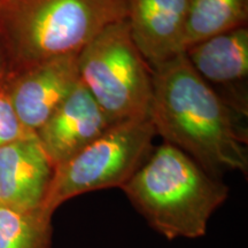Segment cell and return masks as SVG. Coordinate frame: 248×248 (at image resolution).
Instances as JSON below:
<instances>
[{
  "instance_id": "6da1fadb",
  "label": "cell",
  "mask_w": 248,
  "mask_h": 248,
  "mask_svg": "<svg viewBox=\"0 0 248 248\" xmlns=\"http://www.w3.org/2000/svg\"><path fill=\"white\" fill-rule=\"evenodd\" d=\"M150 120L164 142L192 157L209 175L247 172L245 114L201 78L185 53L152 71Z\"/></svg>"
},
{
  "instance_id": "7a4b0ae2",
  "label": "cell",
  "mask_w": 248,
  "mask_h": 248,
  "mask_svg": "<svg viewBox=\"0 0 248 248\" xmlns=\"http://www.w3.org/2000/svg\"><path fill=\"white\" fill-rule=\"evenodd\" d=\"M132 206L167 239L204 235L229 187L192 157L164 142L123 186Z\"/></svg>"
},
{
  "instance_id": "3957f363",
  "label": "cell",
  "mask_w": 248,
  "mask_h": 248,
  "mask_svg": "<svg viewBox=\"0 0 248 248\" xmlns=\"http://www.w3.org/2000/svg\"><path fill=\"white\" fill-rule=\"evenodd\" d=\"M124 18L126 0H7L0 32L12 76L49 59L78 55L101 30Z\"/></svg>"
},
{
  "instance_id": "277c9868",
  "label": "cell",
  "mask_w": 248,
  "mask_h": 248,
  "mask_svg": "<svg viewBox=\"0 0 248 248\" xmlns=\"http://www.w3.org/2000/svg\"><path fill=\"white\" fill-rule=\"evenodd\" d=\"M77 67L111 124L150 119L152 70L133 44L126 18L101 30L77 55Z\"/></svg>"
},
{
  "instance_id": "5b68a950",
  "label": "cell",
  "mask_w": 248,
  "mask_h": 248,
  "mask_svg": "<svg viewBox=\"0 0 248 248\" xmlns=\"http://www.w3.org/2000/svg\"><path fill=\"white\" fill-rule=\"evenodd\" d=\"M156 135L151 120L110 125L88 146L54 167L42 209L49 216L77 195L128 183L148 159Z\"/></svg>"
},
{
  "instance_id": "8992f818",
  "label": "cell",
  "mask_w": 248,
  "mask_h": 248,
  "mask_svg": "<svg viewBox=\"0 0 248 248\" xmlns=\"http://www.w3.org/2000/svg\"><path fill=\"white\" fill-rule=\"evenodd\" d=\"M78 82L77 55H68L18 71L6 85L21 122L37 133Z\"/></svg>"
},
{
  "instance_id": "52a82bcc",
  "label": "cell",
  "mask_w": 248,
  "mask_h": 248,
  "mask_svg": "<svg viewBox=\"0 0 248 248\" xmlns=\"http://www.w3.org/2000/svg\"><path fill=\"white\" fill-rule=\"evenodd\" d=\"M187 0H126L133 44L153 71L185 52Z\"/></svg>"
},
{
  "instance_id": "ba28073f",
  "label": "cell",
  "mask_w": 248,
  "mask_h": 248,
  "mask_svg": "<svg viewBox=\"0 0 248 248\" xmlns=\"http://www.w3.org/2000/svg\"><path fill=\"white\" fill-rule=\"evenodd\" d=\"M110 125L113 124L106 114L79 80L36 135L49 161L57 167L88 146Z\"/></svg>"
},
{
  "instance_id": "9c48e42d",
  "label": "cell",
  "mask_w": 248,
  "mask_h": 248,
  "mask_svg": "<svg viewBox=\"0 0 248 248\" xmlns=\"http://www.w3.org/2000/svg\"><path fill=\"white\" fill-rule=\"evenodd\" d=\"M53 172L37 137L0 146V206L42 209Z\"/></svg>"
},
{
  "instance_id": "30bf717a",
  "label": "cell",
  "mask_w": 248,
  "mask_h": 248,
  "mask_svg": "<svg viewBox=\"0 0 248 248\" xmlns=\"http://www.w3.org/2000/svg\"><path fill=\"white\" fill-rule=\"evenodd\" d=\"M185 55L194 70L210 86H234L247 79V27L226 31L188 46Z\"/></svg>"
},
{
  "instance_id": "8fae6325",
  "label": "cell",
  "mask_w": 248,
  "mask_h": 248,
  "mask_svg": "<svg viewBox=\"0 0 248 248\" xmlns=\"http://www.w3.org/2000/svg\"><path fill=\"white\" fill-rule=\"evenodd\" d=\"M248 0H187L185 49L210 37L245 27Z\"/></svg>"
},
{
  "instance_id": "7c38bea8",
  "label": "cell",
  "mask_w": 248,
  "mask_h": 248,
  "mask_svg": "<svg viewBox=\"0 0 248 248\" xmlns=\"http://www.w3.org/2000/svg\"><path fill=\"white\" fill-rule=\"evenodd\" d=\"M52 216L43 209L0 206V248H51Z\"/></svg>"
},
{
  "instance_id": "4fadbf2b",
  "label": "cell",
  "mask_w": 248,
  "mask_h": 248,
  "mask_svg": "<svg viewBox=\"0 0 248 248\" xmlns=\"http://www.w3.org/2000/svg\"><path fill=\"white\" fill-rule=\"evenodd\" d=\"M35 137L36 133L21 122L9 98L7 85L4 84L0 88V146Z\"/></svg>"
},
{
  "instance_id": "5bb4252c",
  "label": "cell",
  "mask_w": 248,
  "mask_h": 248,
  "mask_svg": "<svg viewBox=\"0 0 248 248\" xmlns=\"http://www.w3.org/2000/svg\"><path fill=\"white\" fill-rule=\"evenodd\" d=\"M12 76V64L9 54L6 47L4 38L0 32V88L6 84V82Z\"/></svg>"
},
{
  "instance_id": "9a60e30c",
  "label": "cell",
  "mask_w": 248,
  "mask_h": 248,
  "mask_svg": "<svg viewBox=\"0 0 248 248\" xmlns=\"http://www.w3.org/2000/svg\"><path fill=\"white\" fill-rule=\"evenodd\" d=\"M6 2H7V0H0V11H1V9L4 8V6L6 5Z\"/></svg>"
}]
</instances>
